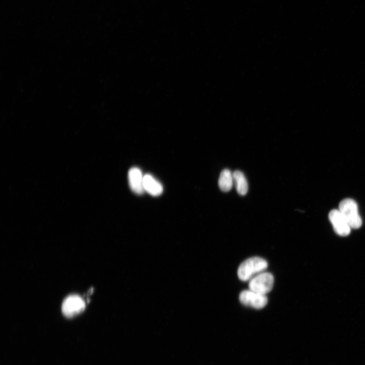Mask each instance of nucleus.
Returning a JSON list of instances; mask_svg holds the SVG:
<instances>
[{
    "label": "nucleus",
    "instance_id": "f257e3e1",
    "mask_svg": "<svg viewBox=\"0 0 365 365\" xmlns=\"http://www.w3.org/2000/svg\"><path fill=\"white\" fill-rule=\"evenodd\" d=\"M267 267L268 263L265 259L258 257L250 258L240 265L237 275L241 280L247 281L263 272Z\"/></svg>",
    "mask_w": 365,
    "mask_h": 365
},
{
    "label": "nucleus",
    "instance_id": "f03ea898",
    "mask_svg": "<svg viewBox=\"0 0 365 365\" xmlns=\"http://www.w3.org/2000/svg\"><path fill=\"white\" fill-rule=\"evenodd\" d=\"M339 210L345 217L351 228L357 229L362 224L356 202L350 198H346L339 204Z\"/></svg>",
    "mask_w": 365,
    "mask_h": 365
},
{
    "label": "nucleus",
    "instance_id": "7ed1b4c3",
    "mask_svg": "<svg viewBox=\"0 0 365 365\" xmlns=\"http://www.w3.org/2000/svg\"><path fill=\"white\" fill-rule=\"evenodd\" d=\"M274 281V277L271 273L262 272L249 280L248 287L253 291L266 295L272 290Z\"/></svg>",
    "mask_w": 365,
    "mask_h": 365
},
{
    "label": "nucleus",
    "instance_id": "20e7f679",
    "mask_svg": "<svg viewBox=\"0 0 365 365\" xmlns=\"http://www.w3.org/2000/svg\"><path fill=\"white\" fill-rule=\"evenodd\" d=\"M239 301L243 305L255 309L264 308L268 302L266 295L260 294L251 290H245L240 293Z\"/></svg>",
    "mask_w": 365,
    "mask_h": 365
},
{
    "label": "nucleus",
    "instance_id": "39448f33",
    "mask_svg": "<svg viewBox=\"0 0 365 365\" xmlns=\"http://www.w3.org/2000/svg\"><path fill=\"white\" fill-rule=\"evenodd\" d=\"M85 307V303L80 296L71 295L67 297L63 301L62 311L65 316L71 317L82 312Z\"/></svg>",
    "mask_w": 365,
    "mask_h": 365
},
{
    "label": "nucleus",
    "instance_id": "423d86ee",
    "mask_svg": "<svg viewBox=\"0 0 365 365\" xmlns=\"http://www.w3.org/2000/svg\"><path fill=\"white\" fill-rule=\"evenodd\" d=\"M328 218L338 235L346 236L350 234L351 227L339 209L332 210L328 214Z\"/></svg>",
    "mask_w": 365,
    "mask_h": 365
},
{
    "label": "nucleus",
    "instance_id": "0eeeda50",
    "mask_svg": "<svg viewBox=\"0 0 365 365\" xmlns=\"http://www.w3.org/2000/svg\"><path fill=\"white\" fill-rule=\"evenodd\" d=\"M143 176L140 169L137 167L130 168L128 173V179L130 188L136 194L143 193Z\"/></svg>",
    "mask_w": 365,
    "mask_h": 365
},
{
    "label": "nucleus",
    "instance_id": "6e6552de",
    "mask_svg": "<svg viewBox=\"0 0 365 365\" xmlns=\"http://www.w3.org/2000/svg\"><path fill=\"white\" fill-rule=\"evenodd\" d=\"M143 185L144 191L152 196H158L163 192L162 185L151 174L144 175Z\"/></svg>",
    "mask_w": 365,
    "mask_h": 365
},
{
    "label": "nucleus",
    "instance_id": "1a4fd4ad",
    "mask_svg": "<svg viewBox=\"0 0 365 365\" xmlns=\"http://www.w3.org/2000/svg\"><path fill=\"white\" fill-rule=\"evenodd\" d=\"M234 185L237 193L241 196L246 194L248 187L246 178L244 174L239 170H236L233 173Z\"/></svg>",
    "mask_w": 365,
    "mask_h": 365
},
{
    "label": "nucleus",
    "instance_id": "9d476101",
    "mask_svg": "<svg viewBox=\"0 0 365 365\" xmlns=\"http://www.w3.org/2000/svg\"><path fill=\"white\" fill-rule=\"evenodd\" d=\"M234 185L233 173L229 169H224L221 173L218 179L220 189L224 192H229Z\"/></svg>",
    "mask_w": 365,
    "mask_h": 365
}]
</instances>
